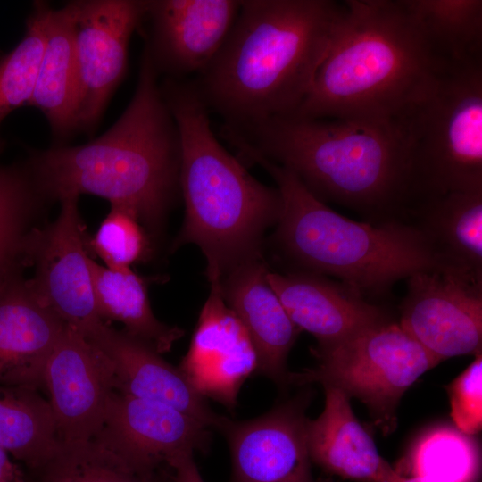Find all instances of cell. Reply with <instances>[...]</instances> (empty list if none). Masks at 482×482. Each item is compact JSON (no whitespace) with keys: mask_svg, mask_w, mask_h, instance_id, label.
<instances>
[{"mask_svg":"<svg viewBox=\"0 0 482 482\" xmlns=\"http://www.w3.org/2000/svg\"><path fill=\"white\" fill-rule=\"evenodd\" d=\"M87 248L112 270L131 269L151 254L148 231L133 212L120 205H111L96 233L87 236Z\"/></svg>","mask_w":482,"mask_h":482,"instance_id":"cell-31","label":"cell"},{"mask_svg":"<svg viewBox=\"0 0 482 482\" xmlns=\"http://www.w3.org/2000/svg\"><path fill=\"white\" fill-rule=\"evenodd\" d=\"M78 201L77 196L61 200L56 219L32 229L23 245L22 263L34 268L28 282L37 298L87 337L104 320L96 303L87 235Z\"/></svg>","mask_w":482,"mask_h":482,"instance_id":"cell-9","label":"cell"},{"mask_svg":"<svg viewBox=\"0 0 482 482\" xmlns=\"http://www.w3.org/2000/svg\"><path fill=\"white\" fill-rule=\"evenodd\" d=\"M86 337L109 361L114 391L169 405L218 430L223 416L153 347L104 321Z\"/></svg>","mask_w":482,"mask_h":482,"instance_id":"cell-18","label":"cell"},{"mask_svg":"<svg viewBox=\"0 0 482 482\" xmlns=\"http://www.w3.org/2000/svg\"><path fill=\"white\" fill-rule=\"evenodd\" d=\"M78 73L73 14L70 3L49 8L46 42L35 87L28 105L46 119L54 145H65L78 132L76 108Z\"/></svg>","mask_w":482,"mask_h":482,"instance_id":"cell-22","label":"cell"},{"mask_svg":"<svg viewBox=\"0 0 482 482\" xmlns=\"http://www.w3.org/2000/svg\"><path fill=\"white\" fill-rule=\"evenodd\" d=\"M78 132L92 137L128 70L129 45L147 0H73Z\"/></svg>","mask_w":482,"mask_h":482,"instance_id":"cell-11","label":"cell"},{"mask_svg":"<svg viewBox=\"0 0 482 482\" xmlns=\"http://www.w3.org/2000/svg\"><path fill=\"white\" fill-rule=\"evenodd\" d=\"M323 387L324 409L306 425L312 463L355 482H388L395 468L379 454L373 437L355 416L350 398L335 386Z\"/></svg>","mask_w":482,"mask_h":482,"instance_id":"cell-21","label":"cell"},{"mask_svg":"<svg viewBox=\"0 0 482 482\" xmlns=\"http://www.w3.org/2000/svg\"><path fill=\"white\" fill-rule=\"evenodd\" d=\"M309 396H297L245 421L223 416L218 431L227 438L231 482H330L312 473L306 436Z\"/></svg>","mask_w":482,"mask_h":482,"instance_id":"cell-13","label":"cell"},{"mask_svg":"<svg viewBox=\"0 0 482 482\" xmlns=\"http://www.w3.org/2000/svg\"><path fill=\"white\" fill-rule=\"evenodd\" d=\"M436 56L447 63L482 58L481 0H403Z\"/></svg>","mask_w":482,"mask_h":482,"instance_id":"cell-26","label":"cell"},{"mask_svg":"<svg viewBox=\"0 0 482 482\" xmlns=\"http://www.w3.org/2000/svg\"><path fill=\"white\" fill-rule=\"evenodd\" d=\"M235 149L293 172L322 202L389 215L411 201L410 160L398 124L295 115L223 125Z\"/></svg>","mask_w":482,"mask_h":482,"instance_id":"cell-4","label":"cell"},{"mask_svg":"<svg viewBox=\"0 0 482 482\" xmlns=\"http://www.w3.org/2000/svg\"><path fill=\"white\" fill-rule=\"evenodd\" d=\"M92 439L137 473L155 477L170 471L184 453H205L210 428L169 405L113 391Z\"/></svg>","mask_w":482,"mask_h":482,"instance_id":"cell-12","label":"cell"},{"mask_svg":"<svg viewBox=\"0 0 482 482\" xmlns=\"http://www.w3.org/2000/svg\"><path fill=\"white\" fill-rule=\"evenodd\" d=\"M318 364L289 372L287 385L335 386L368 408L384 434L396 427L404 393L437 362L398 322L388 320L330 347L312 350Z\"/></svg>","mask_w":482,"mask_h":482,"instance_id":"cell-8","label":"cell"},{"mask_svg":"<svg viewBox=\"0 0 482 482\" xmlns=\"http://www.w3.org/2000/svg\"><path fill=\"white\" fill-rule=\"evenodd\" d=\"M236 0H147L144 48L159 76L200 73L225 41L238 12Z\"/></svg>","mask_w":482,"mask_h":482,"instance_id":"cell-15","label":"cell"},{"mask_svg":"<svg viewBox=\"0 0 482 482\" xmlns=\"http://www.w3.org/2000/svg\"><path fill=\"white\" fill-rule=\"evenodd\" d=\"M143 49L135 93L119 119L79 145L31 151L24 165L42 199L93 195L133 212L152 235L179 192L180 139Z\"/></svg>","mask_w":482,"mask_h":482,"instance_id":"cell-1","label":"cell"},{"mask_svg":"<svg viewBox=\"0 0 482 482\" xmlns=\"http://www.w3.org/2000/svg\"><path fill=\"white\" fill-rule=\"evenodd\" d=\"M45 204L24 163L0 166V283L23 266L25 240Z\"/></svg>","mask_w":482,"mask_h":482,"instance_id":"cell-28","label":"cell"},{"mask_svg":"<svg viewBox=\"0 0 482 482\" xmlns=\"http://www.w3.org/2000/svg\"><path fill=\"white\" fill-rule=\"evenodd\" d=\"M43 386L60 444L92 439L114 391L111 365L102 351L66 325L45 366Z\"/></svg>","mask_w":482,"mask_h":482,"instance_id":"cell-14","label":"cell"},{"mask_svg":"<svg viewBox=\"0 0 482 482\" xmlns=\"http://www.w3.org/2000/svg\"><path fill=\"white\" fill-rule=\"evenodd\" d=\"M209 282V296L179 368L204 398L234 409L241 386L257 371V354L245 327L225 303L220 280Z\"/></svg>","mask_w":482,"mask_h":482,"instance_id":"cell-16","label":"cell"},{"mask_svg":"<svg viewBox=\"0 0 482 482\" xmlns=\"http://www.w3.org/2000/svg\"><path fill=\"white\" fill-rule=\"evenodd\" d=\"M267 279L293 323L318 341L317 347L340 344L361 332L390 320L378 306L351 287L322 275L300 270Z\"/></svg>","mask_w":482,"mask_h":482,"instance_id":"cell-17","label":"cell"},{"mask_svg":"<svg viewBox=\"0 0 482 482\" xmlns=\"http://www.w3.org/2000/svg\"><path fill=\"white\" fill-rule=\"evenodd\" d=\"M148 477L137 473L94 439L61 444L52 459L28 475L29 482H170L171 472Z\"/></svg>","mask_w":482,"mask_h":482,"instance_id":"cell-29","label":"cell"},{"mask_svg":"<svg viewBox=\"0 0 482 482\" xmlns=\"http://www.w3.org/2000/svg\"><path fill=\"white\" fill-rule=\"evenodd\" d=\"M263 258L238 264L220 280L227 305L245 327L257 354L258 373L287 386L288 353L301 330L270 287Z\"/></svg>","mask_w":482,"mask_h":482,"instance_id":"cell-20","label":"cell"},{"mask_svg":"<svg viewBox=\"0 0 482 482\" xmlns=\"http://www.w3.org/2000/svg\"><path fill=\"white\" fill-rule=\"evenodd\" d=\"M445 389L454 427L468 436L477 435L482 428L481 353Z\"/></svg>","mask_w":482,"mask_h":482,"instance_id":"cell-32","label":"cell"},{"mask_svg":"<svg viewBox=\"0 0 482 482\" xmlns=\"http://www.w3.org/2000/svg\"><path fill=\"white\" fill-rule=\"evenodd\" d=\"M38 390L0 385V445L32 474L60 447L48 400Z\"/></svg>","mask_w":482,"mask_h":482,"instance_id":"cell-25","label":"cell"},{"mask_svg":"<svg viewBox=\"0 0 482 482\" xmlns=\"http://www.w3.org/2000/svg\"><path fill=\"white\" fill-rule=\"evenodd\" d=\"M294 114L399 124L452 64L435 54L403 0H346Z\"/></svg>","mask_w":482,"mask_h":482,"instance_id":"cell-3","label":"cell"},{"mask_svg":"<svg viewBox=\"0 0 482 482\" xmlns=\"http://www.w3.org/2000/svg\"><path fill=\"white\" fill-rule=\"evenodd\" d=\"M388 482H431L429 480L417 478V477H405L399 474L395 470V473L391 477Z\"/></svg>","mask_w":482,"mask_h":482,"instance_id":"cell-35","label":"cell"},{"mask_svg":"<svg viewBox=\"0 0 482 482\" xmlns=\"http://www.w3.org/2000/svg\"><path fill=\"white\" fill-rule=\"evenodd\" d=\"M0 482H29V476L21 466L0 445Z\"/></svg>","mask_w":482,"mask_h":482,"instance_id":"cell-34","label":"cell"},{"mask_svg":"<svg viewBox=\"0 0 482 482\" xmlns=\"http://www.w3.org/2000/svg\"><path fill=\"white\" fill-rule=\"evenodd\" d=\"M394 468L431 482H478L481 453L471 436L442 425L424 432Z\"/></svg>","mask_w":482,"mask_h":482,"instance_id":"cell-27","label":"cell"},{"mask_svg":"<svg viewBox=\"0 0 482 482\" xmlns=\"http://www.w3.org/2000/svg\"><path fill=\"white\" fill-rule=\"evenodd\" d=\"M171 469L170 482H204L191 452L179 455L172 462Z\"/></svg>","mask_w":482,"mask_h":482,"instance_id":"cell-33","label":"cell"},{"mask_svg":"<svg viewBox=\"0 0 482 482\" xmlns=\"http://www.w3.org/2000/svg\"><path fill=\"white\" fill-rule=\"evenodd\" d=\"M408 279L400 326L437 363L480 353L482 274L439 262Z\"/></svg>","mask_w":482,"mask_h":482,"instance_id":"cell-10","label":"cell"},{"mask_svg":"<svg viewBox=\"0 0 482 482\" xmlns=\"http://www.w3.org/2000/svg\"><path fill=\"white\" fill-rule=\"evenodd\" d=\"M89 264L101 319L106 323H120L121 330L161 354L170 351L184 330L164 324L154 316L148 296L149 280L131 269H109L91 256Z\"/></svg>","mask_w":482,"mask_h":482,"instance_id":"cell-24","label":"cell"},{"mask_svg":"<svg viewBox=\"0 0 482 482\" xmlns=\"http://www.w3.org/2000/svg\"><path fill=\"white\" fill-rule=\"evenodd\" d=\"M400 127L411 203L482 191V58L450 64Z\"/></svg>","mask_w":482,"mask_h":482,"instance_id":"cell-7","label":"cell"},{"mask_svg":"<svg viewBox=\"0 0 482 482\" xmlns=\"http://www.w3.org/2000/svg\"><path fill=\"white\" fill-rule=\"evenodd\" d=\"M409 208L439 262L482 274V191L426 197Z\"/></svg>","mask_w":482,"mask_h":482,"instance_id":"cell-23","label":"cell"},{"mask_svg":"<svg viewBox=\"0 0 482 482\" xmlns=\"http://www.w3.org/2000/svg\"><path fill=\"white\" fill-rule=\"evenodd\" d=\"M343 10L331 0L241 1L225 41L195 80L209 111L230 127L294 115Z\"/></svg>","mask_w":482,"mask_h":482,"instance_id":"cell-2","label":"cell"},{"mask_svg":"<svg viewBox=\"0 0 482 482\" xmlns=\"http://www.w3.org/2000/svg\"><path fill=\"white\" fill-rule=\"evenodd\" d=\"M50 7L46 1L33 2L21 40L0 58V125L12 111L28 105L32 96L45 47ZM4 147V142L0 137V154Z\"/></svg>","mask_w":482,"mask_h":482,"instance_id":"cell-30","label":"cell"},{"mask_svg":"<svg viewBox=\"0 0 482 482\" xmlns=\"http://www.w3.org/2000/svg\"><path fill=\"white\" fill-rule=\"evenodd\" d=\"M66 324L19 271L0 283V385L38 390Z\"/></svg>","mask_w":482,"mask_h":482,"instance_id":"cell-19","label":"cell"},{"mask_svg":"<svg viewBox=\"0 0 482 482\" xmlns=\"http://www.w3.org/2000/svg\"><path fill=\"white\" fill-rule=\"evenodd\" d=\"M237 154L275 180L282 198L276 239L302 270L334 276L365 295L384 293L396 281L439 263L416 225L352 220L316 197L289 170L246 149Z\"/></svg>","mask_w":482,"mask_h":482,"instance_id":"cell-6","label":"cell"},{"mask_svg":"<svg viewBox=\"0 0 482 482\" xmlns=\"http://www.w3.org/2000/svg\"><path fill=\"white\" fill-rule=\"evenodd\" d=\"M160 87L180 139L185 217L171 248L197 245L208 280H220L238 264L262 258L263 237L278 221L282 198L220 143L195 81L164 78Z\"/></svg>","mask_w":482,"mask_h":482,"instance_id":"cell-5","label":"cell"}]
</instances>
